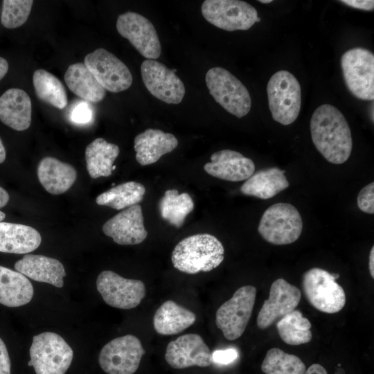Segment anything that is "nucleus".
I'll list each match as a JSON object with an SVG mask.
<instances>
[{
  "label": "nucleus",
  "mask_w": 374,
  "mask_h": 374,
  "mask_svg": "<svg viewBox=\"0 0 374 374\" xmlns=\"http://www.w3.org/2000/svg\"><path fill=\"white\" fill-rule=\"evenodd\" d=\"M310 133L317 150L330 163L341 164L350 156L353 139L343 114L330 104L318 107L310 119Z\"/></svg>",
  "instance_id": "nucleus-1"
},
{
  "label": "nucleus",
  "mask_w": 374,
  "mask_h": 374,
  "mask_svg": "<svg viewBox=\"0 0 374 374\" xmlns=\"http://www.w3.org/2000/svg\"><path fill=\"white\" fill-rule=\"evenodd\" d=\"M224 249L214 235L199 233L184 238L174 248L171 260L179 271L195 274L217 267L224 260Z\"/></svg>",
  "instance_id": "nucleus-2"
},
{
  "label": "nucleus",
  "mask_w": 374,
  "mask_h": 374,
  "mask_svg": "<svg viewBox=\"0 0 374 374\" xmlns=\"http://www.w3.org/2000/svg\"><path fill=\"white\" fill-rule=\"evenodd\" d=\"M30 357L28 365L34 367L36 374H65L73 352L60 335L44 332L33 337Z\"/></svg>",
  "instance_id": "nucleus-3"
},
{
  "label": "nucleus",
  "mask_w": 374,
  "mask_h": 374,
  "mask_svg": "<svg viewBox=\"0 0 374 374\" xmlns=\"http://www.w3.org/2000/svg\"><path fill=\"white\" fill-rule=\"evenodd\" d=\"M267 93L273 119L284 125L294 123L301 105V86L295 76L286 70L277 71L267 83Z\"/></svg>",
  "instance_id": "nucleus-4"
},
{
  "label": "nucleus",
  "mask_w": 374,
  "mask_h": 374,
  "mask_svg": "<svg viewBox=\"0 0 374 374\" xmlns=\"http://www.w3.org/2000/svg\"><path fill=\"white\" fill-rule=\"evenodd\" d=\"M205 80L210 94L229 113L242 118L249 112L251 100L247 89L228 70L213 67Z\"/></svg>",
  "instance_id": "nucleus-5"
},
{
  "label": "nucleus",
  "mask_w": 374,
  "mask_h": 374,
  "mask_svg": "<svg viewBox=\"0 0 374 374\" xmlns=\"http://www.w3.org/2000/svg\"><path fill=\"white\" fill-rule=\"evenodd\" d=\"M303 230V220L298 210L288 203L274 204L262 214L258 231L268 242L276 245L296 241Z\"/></svg>",
  "instance_id": "nucleus-6"
},
{
  "label": "nucleus",
  "mask_w": 374,
  "mask_h": 374,
  "mask_svg": "<svg viewBox=\"0 0 374 374\" xmlns=\"http://www.w3.org/2000/svg\"><path fill=\"white\" fill-rule=\"evenodd\" d=\"M341 66L349 91L359 100H373V53L362 47L350 48L341 55Z\"/></svg>",
  "instance_id": "nucleus-7"
},
{
  "label": "nucleus",
  "mask_w": 374,
  "mask_h": 374,
  "mask_svg": "<svg viewBox=\"0 0 374 374\" xmlns=\"http://www.w3.org/2000/svg\"><path fill=\"white\" fill-rule=\"evenodd\" d=\"M302 286L308 302L320 312L334 314L342 310L346 294L332 276L326 270L314 267L303 276Z\"/></svg>",
  "instance_id": "nucleus-8"
},
{
  "label": "nucleus",
  "mask_w": 374,
  "mask_h": 374,
  "mask_svg": "<svg viewBox=\"0 0 374 374\" xmlns=\"http://www.w3.org/2000/svg\"><path fill=\"white\" fill-rule=\"evenodd\" d=\"M256 296L254 286H242L219 307L215 313V323L226 339L235 340L244 333L253 312Z\"/></svg>",
  "instance_id": "nucleus-9"
},
{
  "label": "nucleus",
  "mask_w": 374,
  "mask_h": 374,
  "mask_svg": "<svg viewBox=\"0 0 374 374\" xmlns=\"http://www.w3.org/2000/svg\"><path fill=\"white\" fill-rule=\"evenodd\" d=\"M201 10L207 21L226 31L248 30L258 17L253 6L240 0H205Z\"/></svg>",
  "instance_id": "nucleus-10"
},
{
  "label": "nucleus",
  "mask_w": 374,
  "mask_h": 374,
  "mask_svg": "<svg viewBox=\"0 0 374 374\" xmlns=\"http://www.w3.org/2000/svg\"><path fill=\"white\" fill-rule=\"evenodd\" d=\"M145 350L138 337L132 335L115 338L101 349L98 362L108 374H134Z\"/></svg>",
  "instance_id": "nucleus-11"
},
{
  "label": "nucleus",
  "mask_w": 374,
  "mask_h": 374,
  "mask_svg": "<svg viewBox=\"0 0 374 374\" xmlns=\"http://www.w3.org/2000/svg\"><path fill=\"white\" fill-rule=\"evenodd\" d=\"M96 287L107 305L123 310L138 306L146 294L143 281L125 278L110 270L98 275Z\"/></svg>",
  "instance_id": "nucleus-12"
},
{
  "label": "nucleus",
  "mask_w": 374,
  "mask_h": 374,
  "mask_svg": "<svg viewBox=\"0 0 374 374\" xmlns=\"http://www.w3.org/2000/svg\"><path fill=\"white\" fill-rule=\"evenodd\" d=\"M84 64L105 90L118 93L132 85V75L128 67L103 48L87 54Z\"/></svg>",
  "instance_id": "nucleus-13"
},
{
  "label": "nucleus",
  "mask_w": 374,
  "mask_h": 374,
  "mask_svg": "<svg viewBox=\"0 0 374 374\" xmlns=\"http://www.w3.org/2000/svg\"><path fill=\"white\" fill-rule=\"evenodd\" d=\"M116 29L148 60L160 56L161 46L158 34L152 23L144 16L134 12L121 14L117 19Z\"/></svg>",
  "instance_id": "nucleus-14"
},
{
  "label": "nucleus",
  "mask_w": 374,
  "mask_h": 374,
  "mask_svg": "<svg viewBox=\"0 0 374 374\" xmlns=\"http://www.w3.org/2000/svg\"><path fill=\"white\" fill-rule=\"evenodd\" d=\"M175 71L155 60L147 59L141 66L143 82L148 91L166 103L176 105L182 101L186 89Z\"/></svg>",
  "instance_id": "nucleus-15"
},
{
  "label": "nucleus",
  "mask_w": 374,
  "mask_h": 374,
  "mask_svg": "<svg viewBox=\"0 0 374 374\" xmlns=\"http://www.w3.org/2000/svg\"><path fill=\"white\" fill-rule=\"evenodd\" d=\"M301 297L299 289L283 278L271 285L269 298L265 300L257 317V326L264 330L295 310Z\"/></svg>",
  "instance_id": "nucleus-16"
},
{
  "label": "nucleus",
  "mask_w": 374,
  "mask_h": 374,
  "mask_svg": "<svg viewBox=\"0 0 374 374\" xmlns=\"http://www.w3.org/2000/svg\"><path fill=\"white\" fill-rule=\"evenodd\" d=\"M165 359L173 368L183 369L196 366H209L212 354L202 337L190 333L170 341L166 350Z\"/></svg>",
  "instance_id": "nucleus-17"
},
{
  "label": "nucleus",
  "mask_w": 374,
  "mask_h": 374,
  "mask_svg": "<svg viewBox=\"0 0 374 374\" xmlns=\"http://www.w3.org/2000/svg\"><path fill=\"white\" fill-rule=\"evenodd\" d=\"M103 231L118 244L141 243L148 235L141 206L136 204L118 213L103 224Z\"/></svg>",
  "instance_id": "nucleus-18"
},
{
  "label": "nucleus",
  "mask_w": 374,
  "mask_h": 374,
  "mask_svg": "<svg viewBox=\"0 0 374 374\" xmlns=\"http://www.w3.org/2000/svg\"><path fill=\"white\" fill-rule=\"evenodd\" d=\"M204 170L210 175L230 181L247 180L255 171L253 161L241 153L222 150L211 156V162L204 166Z\"/></svg>",
  "instance_id": "nucleus-19"
},
{
  "label": "nucleus",
  "mask_w": 374,
  "mask_h": 374,
  "mask_svg": "<svg viewBox=\"0 0 374 374\" xmlns=\"http://www.w3.org/2000/svg\"><path fill=\"white\" fill-rule=\"evenodd\" d=\"M134 143L136 159L141 166L157 162L178 145V141L173 134L151 128L136 135Z\"/></svg>",
  "instance_id": "nucleus-20"
},
{
  "label": "nucleus",
  "mask_w": 374,
  "mask_h": 374,
  "mask_svg": "<svg viewBox=\"0 0 374 374\" xmlns=\"http://www.w3.org/2000/svg\"><path fill=\"white\" fill-rule=\"evenodd\" d=\"M31 100L26 91L11 88L0 96V121L17 131L27 130L31 123Z\"/></svg>",
  "instance_id": "nucleus-21"
},
{
  "label": "nucleus",
  "mask_w": 374,
  "mask_h": 374,
  "mask_svg": "<svg viewBox=\"0 0 374 374\" xmlns=\"http://www.w3.org/2000/svg\"><path fill=\"white\" fill-rule=\"evenodd\" d=\"M15 269L34 280L49 283L56 287L63 286V278L66 276L61 262L43 255L26 254L15 262Z\"/></svg>",
  "instance_id": "nucleus-22"
},
{
  "label": "nucleus",
  "mask_w": 374,
  "mask_h": 374,
  "mask_svg": "<svg viewBox=\"0 0 374 374\" xmlns=\"http://www.w3.org/2000/svg\"><path fill=\"white\" fill-rule=\"evenodd\" d=\"M37 177L45 190L52 195L68 190L77 178L75 169L54 157L43 158L37 167Z\"/></svg>",
  "instance_id": "nucleus-23"
},
{
  "label": "nucleus",
  "mask_w": 374,
  "mask_h": 374,
  "mask_svg": "<svg viewBox=\"0 0 374 374\" xmlns=\"http://www.w3.org/2000/svg\"><path fill=\"white\" fill-rule=\"evenodd\" d=\"M41 241L40 233L30 226L0 222V252L28 253L35 250Z\"/></svg>",
  "instance_id": "nucleus-24"
},
{
  "label": "nucleus",
  "mask_w": 374,
  "mask_h": 374,
  "mask_svg": "<svg viewBox=\"0 0 374 374\" xmlns=\"http://www.w3.org/2000/svg\"><path fill=\"white\" fill-rule=\"evenodd\" d=\"M196 321L194 312L172 300L163 303L153 317L155 331L161 335H177L191 326Z\"/></svg>",
  "instance_id": "nucleus-25"
},
{
  "label": "nucleus",
  "mask_w": 374,
  "mask_h": 374,
  "mask_svg": "<svg viewBox=\"0 0 374 374\" xmlns=\"http://www.w3.org/2000/svg\"><path fill=\"white\" fill-rule=\"evenodd\" d=\"M285 170L273 167L253 173L240 187L245 195L267 199L288 188L290 184Z\"/></svg>",
  "instance_id": "nucleus-26"
},
{
  "label": "nucleus",
  "mask_w": 374,
  "mask_h": 374,
  "mask_svg": "<svg viewBox=\"0 0 374 374\" xmlns=\"http://www.w3.org/2000/svg\"><path fill=\"white\" fill-rule=\"evenodd\" d=\"M34 290L22 274L0 265V303L11 308L29 303Z\"/></svg>",
  "instance_id": "nucleus-27"
},
{
  "label": "nucleus",
  "mask_w": 374,
  "mask_h": 374,
  "mask_svg": "<svg viewBox=\"0 0 374 374\" xmlns=\"http://www.w3.org/2000/svg\"><path fill=\"white\" fill-rule=\"evenodd\" d=\"M64 81L73 93L87 101L98 103L106 95V90L82 62L75 63L68 67Z\"/></svg>",
  "instance_id": "nucleus-28"
},
{
  "label": "nucleus",
  "mask_w": 374,
  "mask_h": 374,
  "mask_svg": "<svg viewBox=\"0 0 374 374\" xmlns=\"http://www.w3.org/2000/svg\"><path fill=\"white\" fill-rule=\"evenodd\" d=\"M119 152L117 145L103 138H97L90 143L85 149L87 168L90 177L96 179L111 175L114 162Z\"/></svg>",
  "instance_id": "nucleus-29"
},
{
  "label": "nucleus",
  "mask_w": 374,
  "mask_h": 374,
  "mask_svg": "<svg viewBox=\"0 0 374 374\" xmlns=\"http://www.w3.org/2000/svg\"><path fill=\"white\" fill-rule=\"evenodd\" d=\"M145 188L136 181H127L112 187L99 195L97 204L109 206L116 210L138 204L143 199Z\"/></svg>",
  "instance_id": "nucleus-30"
},
{
  "label": "nucleus",
  "mask_w": 374,
  "mask_h": 374,
  "mask_svg": "<svg viewBox=\"0 0 374 374\" xmlns=\"http://www.w3.org/2000/svg\"><path fill=\"white\" fill-rule=\"evenodd\" d=\"M33 82L37 98L57 109H64L68 103L62 82L44 69L35 71Z\"/></svg>",
  "instance_id": "nucleus-31"
},
{
  "label": "nucleus",
  "mask_w": 374,
  "mask_h": 374,
  "mask_svg": "<svg viewBox=\"0 0 374 374\" xmlns=\"http://www.w3.org/2000/svg\"><path fill=\"white\" fill-rule=\"evenodd\" d=\"M311 323L299 310H293L277 321L276 328L281 339L292 346L310 342L312 337Z\"/></svg>",
  "instance_id": "nucleus-32"
},
{
  "label": "nucleus",
  "mask_w": 374,
  "mask_h": 374,
  "mask_svg": "<svg viewBox=\"0 0 374 374\" xmlns=\"http://www.w3.org/2000/svg\"><path fill=\"white\" fill-rule=\"evenodd\" d=\"M161 217L176 227H180L186 217L193 210L194 202L189 194H179L176 189L168 190L159 202Z\"/></svg>",
  "instance_id": "nucleus-33"
},
{
  "label": "nucleus",
  "mask_w": 374,
  "mask_h": 374,
  "mask_svg": "<svg viewBox=\"0 0 374 374\" xmlns=\"http://www.w3.org/2000/svg\"><path fill=\"white\" fill-rule=\"evenodd\" d=\"M261 370L265 374H304L306 368L296 355L272 348L267 352Z\"/></svg>",
  "instance_id": "nucleus-34"
},
{
  "label": "nucleus",
  "mask_w": 374,
  "mask_h": 374,
  "mask_svg": "<svg viewBox=\"0 0 374 374\" xmlns=\"http://www.w3.org/2000/svg\"><path fill=\"white\" fill-rule=\"evenodd\" d=\"M33 3L32 0H3L1 21L7 28H15L28 19Z\"/></svg>",
  "instance_id": "nucleus-35"
},
{
  "label": "nucleus",
  "mask_w": 374,
  "mask_h": 374,
  "mask_svg": "<svg viewBox=\"0 0 374 374\" xmlns=\"http://www.w3.org/2000/svg\"><path fill=\"white\" fill-rule=\"evenodd\" d=\"M357 206L363 212L374 213V182L365 186L357 195Z\"/></svg>",
  "instance_id": "nucleus-36"
},
{
  "label": "nucleus",
  "mask_w": 374,
  "mask_h": 374,
  "mask_svg": "<svg viewBox=\"0 0 374 374\" xmlns=\"http://www.w3.org/2000/svg\"><path fill=\"white\" fill-rule=\"evenodd\" d=\"M92 118V111L88 104L81 102L73 109L71 120L78 124H86Z\"/></svg>",
  "instance_id": "nucleus-37"
},
{
  "label": "nucleus",
  "mask_w": 374,
  "mask_h": 374,
  "mask_svg": "<svg viewBox=\"0 0 374 374\" xmlns=\"http://www.w3.org/2000/svg\"><path fill=\"white\" fill-rule=\"evenodd\" d=\"M238 357V353L233 348L226 350H217L212 354V359L216 363L228 364L235 360Z\"/></svg>",
  "instance_id": "nucleus-38"
},
{
  "label": "nucleus",
  "mask_w": 374,
  "mask_h": 374,
  "mask_svg": "<svg viewBox=\"0 0 374 374\" xmlns=\"http://www.w3.org/2000/svg\"><path fill=\"white\" fill-rule=\"evenodd\" d=\"M11 364L6 344L0 338V374H10Z\"/></svg>",
  "instance_id": "nucleus-39"
},
{
  "label": "nucleus",
  "mask_w": 374,
  "mask_h": 374,
  "mask_svg": "<svg viewBox=\"0 0 374 374\" xmlns=\"http://www.w3.org/2000/svg\"><path fill=\"white\" fill-rule=\"evenodd\" d=\"M340 1L359 10L371 11L374 9V1L373 0H342Z\"/></svg>",
  "instance_id": "nucleus-40"
},
{
  "label": "nucleus",
  "mask_w": 374,
  "mask_h": 374,
  "mask_svg": "<svg viewBox=\"0 0 374 374\" xmlns=\"http://www.w3.org/2000/svg\"><path fill=\"white\" fill-rule=\"evenodd\" d=\"M304 374H328L326 368L319 364H312Z\"/></svg>",
  "instance_id": "nucleus-41"
},
{
  "label": "nucleus",
  "mask_w": 374,
  "mask_h": 374,
  "mask_svg": "<svg viewBox=\"0 0 374 374\" xmlns=\"http://www.w3.org/2000/svg\"><path fill=\"white\" fill-rule=\"evenodd\" d=\"M8 63L7 60L0 57V80L6 75L8 71Z\"/></svg>",
  "instance_id": "nucleus-42"
},
{
  "label": "nucleus",
  "mask_w": 374,
  "mask_h": 374,
  "mask_svg": "<svg viewBox=\"0 0 374 374\" xmlns=\"http://www.w3.org/2000/svg\"><path fill=\"white\" fill-rule=\"evenodd\" d=\"M9 201L8 192L0 186V208L5 206Z\"/></svg>",
  "instance_id": "nucleus-43"
},
{
  "label": "nucleus",
  "mask_w": 374,
  "mask_h": 374,
  "mask_svg": "<svg viewBox=\"0 0 374 374\" xmlns=\"http://www.w3.org/2000/svg\"><path fill=\"white\" fill-rule=\"evenodd\" d=\"M374 247L373 246L369 255L368 267L371 277L374 278Z\"/></svg>",
  "instance_id": "nucleus-44"
},
{
  "label": "nucleus",
  "mask_w": 374,
  "mask_h": 374,
  "mask_svg": "<svg viewBox=\"0 0 374 374\" xmlns=\"http://www.w3.org/2000/svg\"><path fill=\"white\" fill-rule=\"evenodd\" d=\"M6 157V152L4 148V145L2 143L1 139H0V163H3Z\"/></svg>",
  "instance_id": "nucleus-45"
},
{
  "label": "nucleus",
  "mask_w": 374,
  "mask_h": 374,
  "mask_svg": "<svg viewBox=\"0 0 374 374\" xmlns=\"http://www.w3.org/2000/svg\"><path fill=\"white\" fill-rule=\"evenodd\" d=\"M5 217H6L5 213L0 211V222L4 220Z\"/></svg>",
  "instance_id": "nucleus-46"
},
{
  "label": "nucleus",
  "mask_w": 374,
  "mask_h": 374,
  "mask_svg": "<svg viewBox=\"0 0 374 374\" xmlns=\"http://www.w3.org/2000/svg\"><path fill=\"white\" fill-rule=\"evenodd\" d=\"M258 1L262 3H271L273 1L272 0H259Z\"/></svg>",
  "instance_id": "nucleus-47"
},
{
  "label": "nucleus",
  "mask_w": 374,
  "mask_h": 374,
  "mask_svg": "<svg viewBox=\"0 0 374 374\" xmlns=\"http://www.w3.org/2000/svg\"><path fill=\"white\" fill-rule=\"evenodd\" d=\"M260 21V18L258 17L257 19H256V22H259Z\"/></svg>",
  "instance_id": "nucleus-48"
},
{
  "label": "nucleus",
  "mask_w": 374,
  "mask_h": 374,
  "mask_svg": "<svg viewBox=\"0 0 374 374\" xmlns=\"http://www.w3.org/2000/svg\"><path fill=\"white\" fill-rule=\"evenodd\" d=\"M116 169V166H112V170H114Z\"/></svg>",
  "instance_id": "nucleus-49"
}]
</instances>
